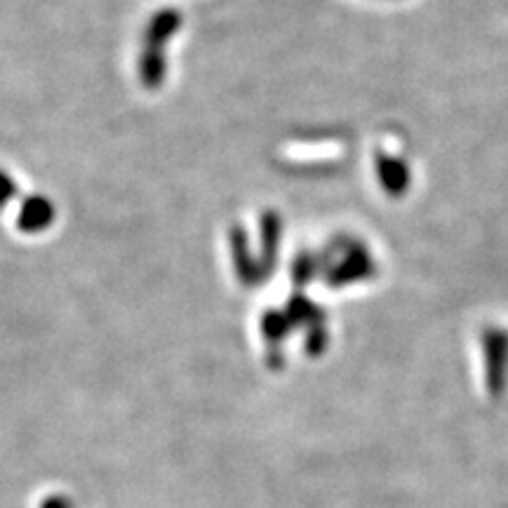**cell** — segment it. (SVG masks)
<instances>
[{
	"label": "cell",
	"instance_id": "1",
	"mask_svg": "<svg viewBox=\"0 0 508 508\" xmlns=\"http://www.w3.org/2000/svg\"><path fill=\"white\" fill-rule=\"evenodd\" d=\"M322 273L330 287H344L369 278L375 273V261L360 242H349L341 248V252L337 249V257Z\"/></svg>",
	"mask_w": 508,
	"mask_h": 508
},
{
	"label": "cell",
	"instance_id": "2",
	"mask_svg": "<svg viewBox=\"0 0 508 508\" xmlns=\"http://www.w3.org/2000/svg\"><path fill=\"white\" fill-rule=\"evenodd\" d=\"M231 240V257H233V267H236L238 280H240L245 287H257V285L264 283V271H261L259 257H254L252 249H249V238L245 233L240 224H236L229 233Z\"/></svg>",
	"mask_w": 508,
	"mask_h": 508
},
{
	"label": "cell",
	"instance_id": "3",
	"mask_svg": "<svg viewBox=\"0 0 508 508\" xmlns=\"http://www.w3.org/2000/svg\"><path fill=\"white\" fill-rule=\"evenodd\" d=\"M280 238H283V222L276 210L261 212L259 217V264L264 278H268L278 264Z\"/></svg>",
	"mask_w": 508,
	"mask_h": 508
},
{
	"label": "cell",
	"instance_id": "4",
	"mask_svg": "<svg viewBox=\"0 0 508 508\" xmlns=\"http://www.w3.org/2000/svg\"><path fill=\"white\" fill-rule=\"evenodd\" d=\"M55 217L57 210L52 200L45 195H29L17 212V229L22 233H42L52 226Z\"/></svg>",
	"mask_w": 508,
	"mask_h": 508
},
{
	"label": "cell",
	"instance_id": "5",
	"mask_svg": "<svg viewBox=\"0 0 508 508\" xmlns=\"http://www.w3.org/2000/svg\"><path fill=\"white\" fill-rule=\"evenodd\" d=\"M179 29H182V14L172 7H165L149 19L144 31V48L165 50V45L175 38Z\"/></svg>",
	"mask_w": 508,
	"mask_h": 508
},
{
	"label": "cell",
	"instance_id": "6",
	"mask_svg": "<svg viewBox=\"0 0 508 508\" xmlns=\"http://www.w3.org/2000/svg\"><path fill=\"white\" fill-rule=\"evenodd\" d=\"M376 175H379L384 191L388 195H394V198H400L407 191V186H410V169L398 158H376Z\"/></svg>",
	"mask_w": 508,
	"mask_h": 508
},
{
	"label": "cell",
	"instance_id": "7",
	"mask_svg": "<svg viewBox=\"0 0 508 508\" xmlns=\"http://www.w3.org/2000/svg\"><path fill=\"white\" fill-rule=\"evenodd\" d=\"M168 76V59H165V50L144 48L140 57V80L146 90H158L165 83Z\"/></svg>",
	"mask_w": 508,
	"mask_h": 508
},
{
	"label": "cell",
	"instance_id": "8",
	"mask_svg": "<svg viewBox=\"0 0 508 508\" xmlns=\"http://www.w3.org/2000/svg\"><path fill=\"white\" fill-rule=\"evenodd\" d=\"M285 313L290 318L292 327H306V330H311L315 325H322V311L306 295L290 296V302L285 306Z\"/></svg>",
	"mask_w": 508,
	"mask_h": 508
},
{
	"label": "cell",
	"instance_id": "9",
	"mask_svg": "<svg viewBox=\"0 0 508 508\" xmlns=\"http://www.w3.org/2000/svg\"><path fill=\"white\" fill-rule=\"evenodd\" d=\"M292 330L295 327H292L290 318H287L285 311H267V313L261 315V334L267 337L268 344H283Z\"/></svg>",
	"mask_w": 508,
	"mask_h": 508
},
{
	"label": "cell",
	"instance_id": "10",
	"mask_svg": "<svg viewBox=\"0 0 508 508\" xmlns=\"http://www.w3.org/2000/svg\"><path fill=\"white\" fill-rule=\"evenodd\" d=\"M321 273V261L315 259L311 252H299L296 254L295 264H292V280L296 287H306L311 280Z\"/></svg>",
	"mask_w": 508,
	"mask_h": 508
},
{
	"label": "cell",
	"instance_id": "11",
	"mask_svg": "<svg viewBox=\"0 0 508 508\" xmlns=\"http://www.w3.org/2000/svg\"><path fill=\"white\" fill-rule=\"evenodd\" d=\"M327 346V330L325 325H315L309 330V339H306V351L311 356H321Z\"/></svg>",
	"mask_w": 508,
	"mask_h": 508
},
{
	"label": "cell",
	"instance_id": "12",
	"mask_svg": "<svg viewBox=\"0 0 508 508\" xmlns=\"http://www.w3.org/2000/svg\"><path fill=\"white\" fill-rule=\"evenodd\" d=\"M17 195V184L5 169H0V210H5L7 203Z\"/></svg>",
	"mask_w": 508,
	"mask_h": 508
}]
</instances>
